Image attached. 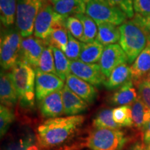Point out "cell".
Wrapping results in <instances>:
<instances>
[{
    "mask_svg": "<svg viewBox=\"0 0 150 150\" xmlns=\"http://www.w3.org/2000/svg\"><path fill=\"white\" fill-rule=\"evenodd\" d=\"M131 80L132 76L130 67H129L127 63H123L112 71L104 86L107 90L112 91L120 88Z\"/></svg>",
    "mask_w": 150,
    "mask_h": 150,
    "instance_id": "cell-19",
    "label": "cell"
},
{
    "mask_svg": "<svg viewBox=\"0 0 150 150\" xmlns=\"http://www.w3.org/2000/svg\"><path fill=\"white\" fill-rule=\"evenodd\" d=\"M111 6L116 7L123 11L127 18L134 17V9L133 0H105Z\"/></svg>",
    "mask_w": 150,
    "mask_h": 150,
    "instance_id": "cell-35",
    "label": "cell"
},
{
    "mask_svg": "<svg viewBox=\"0 0 150 150\" xmlns=\"http://www.w3.org/2000/svg\"><path fill=\"white\" fill-rule=\"evenodd\" d=\"M120 45L127 54L128 63H134L138 56L147 47L149 40L144 30L131 20L120 27Z\"/></svg>",
    "mask_w": 150,
    "mask_h": 150,
    "instance_id": "cell-3",
    "label": "cell"
},
{
    "mask_svg": "<svg viewBox=\"0 0 150 150\" xmlns=\"http://www.w3.org/2000/svg\"><path fill=\"white\" fill-rule=\"evenodd\" d=\"M130 68L132 81L136 86L138 82L146 78L150 72V44L149 42L138 56Z\"/></svg>",
    "mask_w": 150,
    "mask_h": 150,
    "instance_id": "cell-16",
    "label": "cell"
},
{
    "mask_svg": "<svg viewBox=\"0 0 150 150\" xmlns=\"http://www.w3.org/2000/svg\"><path fill=\"white\" fill-rule=\"evenodd\" d=\"M45 46V41L35 35L24 38L21 43L20 60L36 68L38 66L41 54Z\"/></svg>",
    "mask_w": 150,
    "mask_h": 150,
    "instance_id": "cell-12",
    "label": "cell"
},
{
    "mask_svg": "<svg viewBox=\"0 0 150 150\" xmlns=\"http://www.w3.org/2000/svg\"><path fill=\"white\" fill-rule=\"evenodd\" d=\"M104 47L97 40L91 42H81L79 60L86 63H96L102 57Z\"/></svg>",
    "mask_w": 150,
    "mask_h": 150,
    "instance_id": "cell-24",
    "label": "cell"
},
{
    "mask_svg": "<svg viewBox=\"0 0 150 150\" xmlns=\"http://www.w3.org/2000/svg\"><path fill=\"white\" fill-rule=\"evenodd\" d=\"M17 0H0V18L5 27H10L16 22Z\"/></svg>",
    "mask_w": 150,
    "mask_h": 150,
    "instance_id": "cell-26",
    "label": "cell"
},
{
    "mask_svg": "<svg viewBox=\"0 0 150 150\" xmlns=\"http://www.w3.org/2000/svg\"><path fill=\"white\" fill-rule=\"evenodd\" d=\"M10 75L18 92L20 104L25 107H33L35 99V70L20 60L11 69Z\"/></svg>",
    "mask_w": 150,
    "mask_h": 150,
    "instance_id": "cell-2",
    "label": "cell"
},
{
    "mask_svg": "<svg viewBox=\"0 0 150 150\" xmlns=\"http://www.w3.org/2000/svg\"><path fill=\"white\" fill-rule=\"evenodd\" d=\"M70 70L72 74L96 87L104 85L106 81L97 63H86L80 60L70 61Z\"/></svg>",
    "mask_w": 150,
    "mask_h": 150,
    "instance_id": "cell-9",
    "label": "cell"
},
{
    "mask_svg": "<svg viewBox=\"0 0 150 150\" xmlns=\"http://www.w3.org/2000/svg\"><path fill=\"white\" fill-rule=\"evenodd\" d=\"M66 18L56 13L50 3L44 1L35 18L33 34L35 37L45 40L54 29L65 26Z\"/></svg>",
    "mask_w": 150,
    "mask_h": 150,
    "instance_id": "cell-6",
    "label": "cell"
},
{
    "mask_svg": "<svg viewBox=\"0 0 150 150\" xmlns=\"http://www.w3.org/2000/svg\"><path fill=\"white\" fill-rule=\"evenodd\" d=\"M52 6L56 13L65 18L86 13V4L83 0H58Z\"/></svg>",
    "mask_w": 150,
    "mask_h": 150,
    "instance_id": "cell-20",
    "label": "cell"
},
{
    "mask_svg": "<svg viewBox=\"0 0 150 150\" xmlns=\"http://www.w3.org/2000/svg\"><path fill=\"white\" fill-rule=\"evenodd\" d=\"M43 1H45V2H47V3H50V4H54V2H56V1H58V0H43Z\"/></svg>",
    "mask_w": 150,
    "mask_h": 150,
    "instance_id": "cell-41",
    "label": "cell"
},
{
    "mask_svg": "<svg viewBox=\"0 0 150 150\" xmlns=\"http://www.w3.org/2000/svg\"><path fill=\"white\" fill-rule=\"evenodd\" d=\"M134 127L138 130L144 131L150 120V108L138 96V99L131 106Z\"/></svg>",
    "mask_w": 150,
    "mask_h": 150,
    "instance_id": "cell-23",
    "label": "cell"
},
{
    "mask_svg": "<svg viewBox=\"0 0 150 150\" xmlns=\"http://www.w3.org/2000/svg\"><path fill=\"white\" fill-rule=\"evenodd\" d=\"M83 24V37L82 42H91L97 38L98 28L96 22L87 14H79L75 16Z\"/></svg>",
    "mask_w": 150,
    "mask_h": 150,
    "instance_id": "cell-28",
    "label": "cell"
},
{
    "mask_svg": "<svg viewBox=\"0 0 150 150\" xmlns=\"http://www.w3.org/2000/svg\"><path fill=\"white\" fill-rule=\"evenodd\" d=\"M132 20L144 30L150 42V15L144 17L136 14Z\"/></svg>",
    "mask_w": 150,
    "mask_h": 150,
    "instance_id": "cell-38",
    "label": "cell"
},
{
    "mask_svg": "<svg viewBox=\"0 0 150 150\" xmlns=\"http://www.w3.org/2000/svg\"><path fill=\"white\" fill-rule=\"evenodd\" d=\"M143 140L145 145H148L150 143V120L148 122L147 127L143 131Z\"/></svg>",
    "mask_w": 150,
    "mask_h": 150,
    "instance_id": "cell-39",
    "label": "cell"
},
{
    "mask_svg": "<svg viewBox=\"0 0 150 150\" xmlns=\"http://www.w3.org/2000/svg\"><path fill=\"white\" fill-rule=\"evenodd\" d=\"M149 44H150V42H149Z\"/></svg>",
    "mask_w": 150,
    "mask_h": 150,
    "instance_id": "cell-45",
    "label": "cell"
},
{
    "mask_svg": "<svg viewBox=\"0 0 150 150\" xmlns=\"http://www.w3.org/2000/svg\"><path fill=\"white\" fill-rule=\"evenodd\" d=\"M98 32L96 40L103 45L116 44L120 38V27L109 22H96Z\"/></svg>",
    "mask_w": 150,
    "mask_h": 150,
    "instance_id": "cell-22",
    "label": "cell"
},
{
    "mask_svg": "<svg viewBox=\"0 0 150 150\" xmlns=\"http://www.w3.org/2000/svg\"><path fill=\"white\" fill-rule=\"evenodd\" d=\"M0 99L1 104L11 108L16 104L19 97L10 73L1 72L0 76Z\"/></svg>",
    "mask_w": 150,
    "mask_h": 150,
    "instance_id": "cell-17",
    "label": "cell"
},
{
    "mask_svg": "<svg viewBox=\"0 0 150 150\" xmlns=\"http://www.w3.org/2000/svg\"><path fill=\"white\" fill-rule=\"evenodd\" d=\"M93 126L95 129H120L121 128L114 121L111 109H103L99 111L93 119Z\"/></svg>",
    "mask_w": 150,
    "mask_h": 150,
    "instance_id": "cell-29",
    "label": "cell"
},
{
    "mask_svg": "<svg viewBox=\"0 0 150 150\" xmlns=\"http://www.w3.org/2000/svg\"><path fill=\"white\" fill-rule=\"evenodd\" d=\"M86 14L95 22H109L117 26L122 24L127 18L123 11L111 6L105 0H91L86 3Z\"/></svg>",
    "mask_w": 150,
    "mask_h": 150,
    "instance_id": "cell-7",
    "label": "cell"
},
{
    "mask_svg": "<svg viewBox=\"0 0 150 150\" xmlns=\"http://www.w3.org/2000/svg\"><path fill=\"white\" fill-rule=\"evenodd\" d=\"M134 85L132 80L124 84L112 94L110 102L117 106H131L138 97V94Z\"/></svg>",
    "mask_w": 150,
    "mask_h": 150,
    "instance_id": "cell-18",
    "label": "cell"
},
{
    "mask_svg": "<svg viewBox=\"0 0 150 150\" xmlns=\"http://www.w3.org/2000/svg\"><path fill=\"white\" fill-rule=\"evenodd\" d=\"M35 99L40 102L45 97L54 92L60 91L65 86L64 81L52 73H46L35 68Z\"/></svg>",
    "mask_w": 150,
    "mask_h": 150,
    "instance_id": "cell-10",
    "label": "cell"
},
{
    "mask_svg": "<svg viewBox=\"0 0 150 150\" xmlns=\"http://www.w3.org/2000/svg\"><path fill=\"white\" fill-rule=\"evenodd\" d=\"M83 1H84V2H85V3L86 4V3H88V1H91V0H83ZM102 1H104V0H102Z\"/></svg>",
    "mask_w": 150,
    "mask_h": 150,
    "instance_id": "cell-43",
    "label": "cell"
},
{
    "mask_svg": "<svg viewBox=\"0 0 150 150\" xmlns=\"http://www.w3.org/2000/svg\"><path fill=\"white\" fill-rule=\"evenodd\" d=\"M41 147L37 135L26 132L9 141L4 150H40Z\"/></svg>",
    "mask_w": 150,
    "mask_h": 150,
    "instance_id": "cell-21",
    "label": "cell"
},
{
    "mask_svg": "<svg viewBox=\"0 0 150 150\" xmlns=\"http://www.w3.org/2000/svg\"><path fill=\"white\" fill-rule=\"evenodd\" d=\"M44 41L46 45L55 47L65 52L68 42V32L65 26L56 28Z\"/></svg>",
    "mask_w": 150,
    "mask_h": 150,
    "instance_id": "cell-27",
    "label": "cell"
},
{
    "mask_svg": "<svg viewBox=\"0 0 150 150\" xmlns=\"http://www.w3.org/2000/svg\"><path fill=\"white\" fill-rule=\"evenodd\" d=\"M40 111L44 117H58L64 114L62 90L57 91L45 97L40 102Z\"/></svg>",
    "mask_w": 150,
    "mask_h": 150,
    "instance_id": "cell-14",
    "label": "cell"
},
{
    "mask_svg": "<svg viewBox=\"0 0 150 150\" xmlns=\"http://www.w3.org/2000/svg\"><path fill=\"white\" fill-rule=\"evenodd\" d=\"M114 121L121 127H134L131 106H120L112 109Z\"/></svg>",
    "mask_w": 150,
    "mask_h": 150,
    "instance_id": "cell-30",
    "label": "cell"
},
{
    "mask_svg": "<svg viewBox=\"0 0 150 150\" xmlns=\"http://www.w3.org/2000/svg\"><path fill=\"white\" fill-rule=\"evenodd\" d=\"M128 62L127 54L120 45L112 44L105 46L102 57L99 61L101 70L106 78L112 71L123 63Z\"/></svg>",
    "mask_w": 150,
    "mask_h": 150,
    "instance_id": "cell-11",
    "label": "cell"
},
{
    "mask_svg": "<svg viewBox=\"0 0 150 150\" xmlns=\"http://www.w3.org/2000/svg\"><path fill=\"white\" fill-rule=\"evenodd\" d=\"M65 27L67 32L71 33L73 37L82 42L83 37V27L79 19L76 16L68 17L65 20Z\"/></svg>",
    "mask_w": 150,
    "mask_h": 150,
    "instance_id": "cell-33",
    "label": "cell"
},
{
    "mask_svg": "<svg viewBox=\"0 0 150 150\" xmlns=\"http://www.w3.org/2000/svg\"><path fill=\"white\" fill-rule=\"evenodd\" d=\"M66 85L75 94L88 104H92L97 97V91L92 84L81 79L76 75L70 74L66 79Z\"/></svg>",
    "mask_w": 150,
    "mask_h": 150,
    "instance_id": "cell-13",
    "label": "cell"
},
{
    "mask_svg": "<svg viewBox=\"0 0 150 150\" xmlns=\"http://www.w3.org/2000/svg\"><path fill=\"white\" fill-rule=\"evenodd\" d=\"M15 115L10 107L1 104L0 106V136H4L13 122Z\"/></svg>",
    "mask_w": 150,
    "mask_h": 150,
    "instance_id": "cell-32",
    "label": "cell"
},
{
    "mask_svg": "<svg viewBox=\"0 0 150 150\" xmlns=\"http://www.w3.org/2000/svg\"><path fill=\"white\" fill-rule=\"evenodd\" d=\"M128 140L120 129H94L86 138V145L91 150H122Z\"/></svg>",
    "mask_w": 150,
    "mask_h": 150,
    "instance_id": "cell-4",
    "label": "cell"
},
{
    "mask_svg": "<svg viewBox=\"0 0 150 150\" xmlns=\"http://www.w3.org/2000/svg\"><path fill=\"white\" fill-rule=\"evenodd\" d=\"M146 79H147L148 81H149L150 82V72H149V74H147V76H146Z\"/></svg>",
    "mask_w": 150,
    "mask_h": 150,
    "instance_id": "cell-42",
    "label": "cell"
},
{
    "mask_svg": "<svg viewBox=\"0 0 150 150\" xmlns=\"http://www.w3.org/2000/svg\"><path fill=\"white\" fill-rule=\"evenodd\" d=\"M147 150H150V143L149 144V145H147Z\"/></svg>",
    "mask_w": 150,
    "mask_h": 150,
    "instance_id": "cell-44",
    "label": "cell"
},
{
    "mask_svg": "<svg viewBox=\"0 0 150 150\" xmlns=\"http://www.w3.org/2000/svg\"><path fill=\"white\" fill-rule=\"evenodd\" d=\"M81 52V42L68 32V42L65 54L70 61L79 60Z\"/></svg>",
    "mask_w": 150,
    "mask_h": 150,
    "instance_id": "cell-34",
    "label": "cell"
},
{
    "mask_svg": "<svg viewBox=\"0 0 150 150\" xmlns=\"http://www.w3.org/2000/svg\"><path fill=\"white\" fill-rule=\"evenodd\" d=\"M127 150H147L145 143L137 142L132 145Z\"/></svg>",
    "mask_w": 150,
    "mask_h": 150,
    "instance_id": "cell-40",
    "label": "cell"
},
{
    "mask_svg": "<svg viewBox=\"0 0 150 150\" xmlns=\"http://www.w3.org/2000/svg\"><path fill=\"white\" fill-rule=\"evenodd\" d=\"M62 98L65 115H79L88 108V104L71 91L66 84L62 89Z\"/></svg>",
    "mask_w": 150,
    "mask_h": 150,
    "instance_id": "cell-15",
    "label": "cell"
},
{
    "mask_svg": "<svg viewBox=\"0 0 150 150\" xmlns=\"http://www.w3.org/2000/svg\"><path fill=\"white\" fill-rule=\"evenodd\" d=\"M52 50L54 56L56 74L61 79L66 81L67 76L71 74L70 61L67 59L64 52L59 49L52 47Z\"/></svg>",
    "mask_w": 150,
    "mask_h": 150,
    "instance_id": "cell-25",
    "label": "cell"
},
{
    "mask_svg": "<svg viewBox=\"0 0 150 150\" xmlns=\"http://www.w3.org/2000/svg\"><path fill=\"white\" fill-rule=\"evenodd\" d=\"M85 121L83 115L50 118L38 127L37 137L41 149H51L74 136Z\"/></svg>",
    "mask_w": 150,
    "mask_h": 150,
    "instance_id": "cell-1",
    "label": "cell"
},
{
    "mask_svg": "<svg viewBox=\"0 0 150 150\" xmlns=\"http://www.w3.org/2000/svg\"><path fill=\"white\" fill-rule=\"evenodd\" d=\"M136 86L138 87V96L146 106L150 108V82L145 78L138 82Z\"/></svg>",
    "mask_w": 150,
    "mask_h": 150,
    "instance_id": "cell-36",
    "label": "cell"
},
{
    "mask_svg": "<svg viewBox=\"0 0 150 150\" xmlns=\"http://www.w3.org/2000/svg\"><path fill=\"white\" fill-rule=\"evenodd\" d=\"M43 3V0H17L16 27L23 38L32 35L35 18Z\"/></svg>",
    "mask_w": 150,
    "mask_h": 150,
    "instance_id": "cell-5",
    "label": "cell"
},
{
    "mask_svg": "<svg viewBox=\"0 0 150 150\" xmlns=\"http://www.w3.org/2000/svg\"><path fill=\"white\" fill-rule=\"evenodd\" d=\"M22 37L18 29L7 31L1 37L0 58L1 67L4 70L12 69L20 61Z\"/></svg>",
    "mask_w": 150,
    "mask_h": 150,
    "instance_id": "cell-8",
    "label": "cell"
},
{
    "mask_svg": "<svg viewBox=\"0 0 150 150\" xmlns=\"http://www.w3.org/2000/svg\"><path fill=\"white\" fill-rule=\"evenodd\" d=\"M36 68H38L42 72L56 74L54 56L52 46L45 47L39 59L38 66Z\"/></svg>",
    "mask_w": 150,
    "mask_h": 150,
    "instance_id": "cell-31",
    "label": "cell"
},
{
    "mask_svg": "<svg viewBox=\"0 0 150 150\" xmlns=\"http://www.w3.org/2000/svg\"><path fill=\"white\" fill-rule=\"evenodd\" d=\"M133 5L136 14L144 17L150 15V0H133Z\"/></svg>",
    "mask_w": 150,
    "mask_h": 150,
    "instance_id": "cell-37",
    "label": "cell"
}]
</instances>
